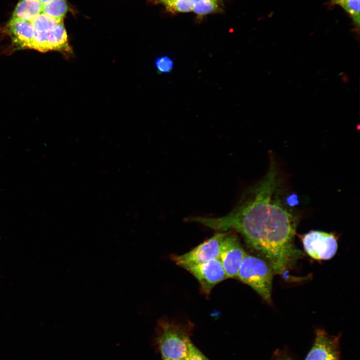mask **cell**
<instances>
[{"label":"cell","mask_w":360,"mask_h":360,"mask_svg":"<svg viewBox=\"0 0 360 360\" xmlns=\"http://www.w3.org/2000/svg\"><path fill=\"white\" fill-rule=\"evenodd\" d=\"M280 180L278 169L272 160L264 176L243 193L227 214L190 217L186 220L217 232L236 231L269 264H283L298 252L294 244L297 220L279 196Z\"/></svg>","instance_id":"obj_1"},{"label":"cell","mask_w":360,"mask_h":360,"mask_svg":"<svg viewBox=\"0 0 360 360\" xmlns=\"http://www.w3.org/2000/svg\"><path fill=\"white\" fill-rule=\"evenodd\" d=\"M273 274L272 268L264 260L246 254L236 279L250 286L264 300L270 302Z\"/></svg>","instance_id":"obj_2"},{"label":"cell","mask_w":360,"mask_h":360,"mask_svg":"<svg viewBox=\"0 0 360 360\" xmlns=\"http://www.w3.org/2000/svg\"><path fill=\"white\" fill-rule=\"evenodd\" d=\"M190 338L184 328L172 322L160 320L158 342L164 359H186Z\"/></svg>","instance_id":"obj_3"},{"label":"cell","mask_w":360,"mask_h":360,"mask_svg":"<svg viewBox=\"0 0 360 360\" xmlns=\"http://www.w3.org/2000/svg\"><path fill=\"white\" fill-rule=\"evenodd\" d=\"M228 232H218L191 250L181 255H172L171 259L184 268L218 258L222 240Z\"/></svg>","instance_id":"obj_4"},{"label":"cell","mask_w":360,"mask_h":360,"mask_svg":"<svg viewBox=\"0 0 360 360\" xmlns=\"http://www.w3.org/2000/svg\"><path fill=\"white\" fill-rule=\"evenodd\" d=\"M246 254L237 236L228 231L222 240L218 256L227 278H237Z\"/></svg>","instance_id":"obj_5"},{"label":"cell","mask_w":360,"mask_h":360,"mask_svg":"<svg viewBox=\"0 0 360 360\" xmlns=\"http://www.w3.org/2000/svg\"><path fill=\"white\" fill-rule=\"evenodd\" d=\"M302 242L308 254L317 260L332 258L338 250L336 239L331 233L312 230L303 236Z\"/></svg>","instance_id":"obj_6"},{"label":"cell","mask_w":360,"mask_h":360,"mask_svg":"<svg viewBox=\"0 0 360 360\" xmlns=\"http://www.w3.org/2000/svg\"><path fill=\"white\" fill-rule=\"evenodd\" d=\"M184 268L196 279L200 284L202 292L206 296L210 294L212 289L217 284L227 278L218 258L186 266Z\"/></svg>","instance_id":"obj_7"},{"label":"cell","mask_w":360,"mask_h":360,"mask_svg":"<svg viewBox=\"0 0 360 360\" xmlns=\"http://www.w3.org/2000/svg\"><path fill=\"white\" fill-rule=\"evenodd\" d=\"M304 360H340V336L317 330L313 345Z\"/></svg>","instance_id":"obj_8"},{"label":"cell","mask_w":360,"mask_h":360,"mask_svg":"<svg viewBox=\"0 0 360 360\" xmlns=\"http://www.w3.org/2000/svg\"><path fill=\"white\" fill-rule=\"evenodd\" d=\"M7 32L17 49H32L34 32L30 22L12 18Z\"/></svg>","instance_id":"obj_9"},{"label":"cell","mask_w":360,"mask_h":360,"mask_svg":"<svg viewBox=\"0 0 360 360\" xmlns=\"http://www.w3.org/2000/svg\"><path fill=\"white\" fill-rule=\"evenodd\" d=\"M62 20H64L55 19L42 12L31 21L34 32L32 49L42 52H48L49 34L55 24Z\"/></svg>","instance_id":"obj_10"},{"label":"cell","mask_w":360,"mask_h":360,"mask_svg":"<svg viewBox=\"0 0 360 360\" xmlns=\"http://www.w3.org/2000/svg\"><path fill=\"white\" fill-rule=\"evenodd\" d=\"M42 6L38 0H20L12 18L31 22L42 12Z\"/></svg>","instance_id":"obj_11"},{"label":"cell","mask_w":360,"mask_h":360,"mask_svg":"<svg viewBox=\"0 0 360 360\" xmlns=\"http://www.w3.org/2000/svg\"><path fill=\"white\" fill-rule=\"evenodd\" d=\"M68 6L66 0H50L43 4L42 12L57 20H63Z\"/></svg>","instance_id":"obj_12"},{"label":"cell","mask_w":360,"mask_h":360,"mask_svg":"<svg viewBox=\"0 0 360 360\" xmlns=\"http://www.w3.org/2000/svg\"><path fill=\"white\" fill-rule=\"evenodd\" d=\"M332 4L342 8L358 29L360 26V0H330Z\"/></svg>","instance_id":"obj_13"},{"label":"cell","mask_w":360,"mask_h":360,"mask_svg":"<svg viewBox=\"0 0 360 360\" xmlns=\"http://www.w3.org/2000/svg\"><path fill=\"white\" fill-rule=\"evenodd\" d=\"M196 0H168L162 4L170 11L188 12L192 10Z\"/></svg>","instance_id":"obj_14"},{"label":"cell","mask_w":360,"mask_h":360,"mask_svg":"<svg viewBox=\"0 0 360 360\" xmlns=\"http://www.w3.org/2000/svg\"><path fill=\"white\" fill-rule=\"evenodd\" d=\"M154 65L158 72L165 74L172 72L174 67V62L172 56L163 55L156 59Z\"/></svg>","instance_id":"obj_15"},{"label":"cell","mask_w":360,"mask_h":360,"mask_svg":"<svg viewBox=\"0 0 360 360\" xmlns=\"http://www.w3.org/2000/svg\"><path fill=\"white\" fill-rule=\"evenodd\" d=\"M217 4L214 0H196L192 10L198 14H206L215 11Z\"/></svg>","instance_id":"obj_16"},{"label":"cell","mask_w":360,"mask_h":360,"mask_svg":"<svg viewBox=\"0 0 360 360\" xmlns=\"http://www.w3.org/2000/svg\"><path fill=\"white\" fill-rule=\"evenodd\" d=\"M188 351L186 360H209L191 342L188 341Z\"/></svg>","instance_id":"obj_17"},{"label":"cell","mask_w":360,"mask_h":360,"mask_svg":"<svg viewBox=\"0 0 360 360\" xmlns=\"http://www.w3.org/2000/svg\"><path fill=\"white\" fill-rule=\"evenodd\" d=\"M274 360H293L291 358L286 356H280L278 358H276Z\"/></svg>","instance_id":"obj_18"},{"label":"cell","mask_w":360,"mask_h":360,"mask_svg":"<svg viewBox=\"0 0 360 360\" xmlns=\"http://www.w3.org/2000/svg\"><path fill=\"white\" fill-rule=\"evenodd\" d=\"M42 4H44L46 3L47 2L50 1V0H38Z\"/></svg>","instance_id":"obj_19"},{"label":"cell","mask_w":360,"mask_h":360,"mask_svg":"<svg viewBox=\"0 0 360 360\" xmlns=\"http://www.w3.org/2000/svg\"><path fill=\"white\" fill-rule=\"evenodd\" d=\"M157 0L158 2L161 3V4H162L164 2H165L166 1V0Z\"/></svg>","instance_id":"obj_20"},{"label":"cell","mask_w":360,"mask_h":360,"mask_svg":"<svg viewBox=\"0 0 360 360\" xmlns=\"http://www.w3.org/2000/svg\"><path fill=\"white\" fill-rule=\"evenodd\" d=\"M163 360H186L185 359H164Z\"/></svg>","instance_id":"obj_21"},{"label":"cell","mask_w":360,"mask_h":360,"mask_svg":"<svg viewBox=\"0 0 360 360\" xmlns=\"http://www.w3.org/2000/svg\"><path fill=\"white\" fill-rule=\"evenodd\" d=\"M215 0V1H216V0Z\"/></svg>","instance_id":"obj_22"}]
</instances>
